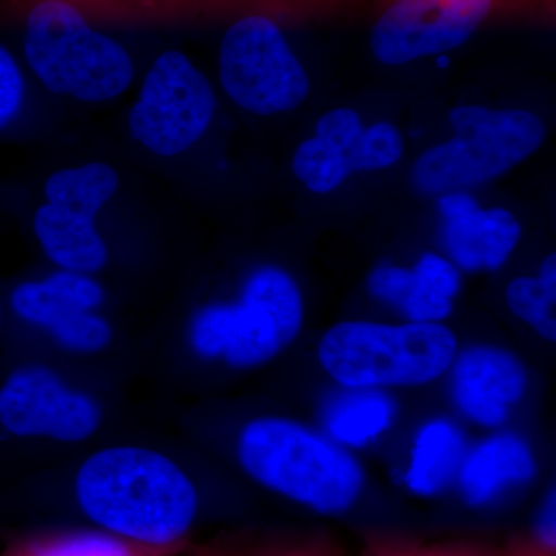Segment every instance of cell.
<instances>
[{"instance_id": "cell-1", "label": "cell", "mask_w": 556, "mask_h": 556, "mask_svg": "<svg viewBox=\"0 0 556 556\" xmlns=\"http://www.w3.org/2000/svg\"><path fill=\"white\" fill-rule=\"evenodd\" d=\"M76 503L102 532L150 547L189 546L200 497L169 456L135 445L93 453L75 479Z\"/></svg>"}, {"instance_id": "cell-2", "label": "cell", "mask_w": 556, "mask_h": 556, "mask_svg": "<svg viewBox=\"0 0 556 556\" xmlns=\"http://www.w3.org/2000/svg\"><path fill=\"white\" fill-rule=\"evenodd\" d=\"M240 466L260 485L321 515H339L365 489L361 463L342 445L287 419H252L237 441Z\"/></svg>"}, {"instance_id": "cell-3", "label": "cell", "mask_w": 556, "mask_h": 556, "mask_svg": "<svg viewBox=\"0 0 556 556\" xmlns=\"http://www.w3.org/2000/svg\"><path fill=\"white\" fill-rule=\"evenodd\" d=\"M24 53L40 83L54 94L84 102L119 97L134 80L129 51L91 28L72 0H27Z\"/></svg>"}, {"instance_id": "cell-4", "label": "cell", "mask_w": 556, "mask_h": 556, "mask_svg": "<svg viewBox=\"0 0 556 556\" xmlns=\"http://www.w3.org/2000/svg\"><path fill=\"white\" fill-rule=\"evenodd\" d=\"M303 327V298L287 270H252L236 302H215L193 314L190 350L232 368H254L287 350Z\"/></svg>"}, {"instance_id": "cell-5", "label": "cell", "mask_w": 556, "mask_h": 556, "mask_svg": "<svg viewBox=\"0 0 556 556\" xmlns=\"http://www.w3.org/2000/svg\"><path fill=\"white\" fill-rule=\"evenodd\" d=\"M456 336L442 324L342 321L318 345V361L343 388L417 387L452 367Z\"/></svg>"}, {"instance_id": "cell-6", "label": "cell", "mask_w": 556, "mask_h": 556, "mask_svg": "<svg viewBox=\"0 0 556 556\" xmlns=\"http://www.w3.org/2000/svg\"><path fill=\"white\" fill-rule=\"evenodd\" d=\"M456 135L428 149L413 167L424 193L460 192L514 169L543 146L546 127L536 113L459 105L450 112Z\"/></svg>"}, {"instance_id": "cell-7", "label": "cell", "mask_w": 556, "mask_h": 556, "mask_svg": "<svg viewBox=\"0 0 556 556\" xmlns=\"http://www.w3.org/2000/svg\"><path fill=\"white\" fill-rule=\"evenodd\" d=\"M219 79L230 100L260 116L298 109L311 87L283 31L266 14H248L226 30L219 46Z\"/></svg>"}, {"instance_id": "cell-8", "label": "cell", "mask_w": 556, "mask_h": 556, "mask_svg": "<svg viewBox=\"0 0 556 556\" xmlns=\"http://www.w3.org/2000/svg\"><path fill=\"white\" fill-rule=\"evenodd\" d=\"M118 188V172L101 161L50 175L43 186L47 201L36 211L33 228L54 265L84 274L108 265V244L94 218Z\"/></svg>"}, {"instance_id": "cell-9", "label": "cell", "mask_w": 556, "mask_h": 556, "mask_svg": "<svg viewBox=\"0 0 556 556\" xmlns=\"http://www.w3.org/2000/svg\"><path fill=\"white\" fill-rule=\"evenodd\" d=\"M217 100L204 73L185 53L167 50L150 67L129 115L131 138L172 159L203 138Z\"/></svg>"}, {"instance_id": "cell-10", "label": "cell", "mask_w": 556, "mask_h": 556, "mask_svg": "<svg viewBox=\"0 0 556 556\" xmlns=\"http://www.w3.org/2000/svg\"><path fill=\"white\" fill-rule=\"evenodd\" d=\"M529 2L530 0H382L369 33V46L380 64L397 67L455 50L492 17Z\"/></svg>"}, {"instance_id": "cell-11", "label": "cell", "mask_w": 556, "mask_h": 556, "mask_svg": "<svg viewBox=\"0 0 556 556\" xmlns=\"http://www.w3.org/2000/svg\"><path fill=\"white\" fill-rule=\"evenodd\" d=\"M102 424L101 405L40 365L14 369L0 387V426L17 438L83 442Z\"/></svg>"}, {"instance_id": "cell-12", "label": "cell", "mask_w": 556, "mask_h": 556, "mask_svg": "<svg viewBox=\"0 0 556 556\" xmlns=\"http://www.w3.org/2000/svg\"><path fill=\"white\" fill-rule=\"evenodd\" d=\"M104 289L90 274L61 269L40 280L24 281L11 292L14 313L46 329L58 345L76 354H94L112 342V327L94 313Z\"/></svg>"}, {"instance_id": "cell-13", "label": "cell", "mask_w": 556, "mask_h": 556, "mask_svg": "<svg viewBox=\"0 0 556 556\" xmlns=\"http://www.w3.org/2000/svg\"><path fill=\"white\" fill-rule=\"evenodd\" d=\"M450 369L456 407L471 422L486 428L503 426L529 386L522 362L503 348H466L456 353Z\"/></svg>"}, {"instance_id": "cell-14", "label": "cell", "mask_w": 556, "mask_h": 556, "mask_svg": "<svg viewBox=\"0 0 556 556\" xmlns=\"http://www.w3.org/2000/svg\"><path fill=\"white\" fill-rule=\"evenodd\" d=\"M438 206L444 219L442 240L459 268H501L521 239V225L507 208H482L464 192L444 193Z\"/></svg>"}, {"instance_id": "cell-15", "label": "cell", "mask_w": 556, "mask_h": 556, "mask_svg": "<svg viewBox=\"0 0 556 556\" xmlns=\"http://www.w3.org/2000/svg\"><path fill=\"white\" fill-rule=\"evenodd\" d=\"M538 464L525 439L514 433L493 434L468 448L457 473L464 500L471 506H484L508 489L535 478Z\"/></svg>"}, {"instance_id": "cell-16", "label": "cell", "mask_w": 556, "mask_h": 556, "mask_svg": "<svg viewBox=\"0 0 556 556\" xmlns=\"http://www.w3.org/2000/svg\"><path fill=\"white\" fill-rule=\"evenodd\" d=\"M467 452L466 437L455 424L447 419L424 424L416 433L405 484L416 495L444 492L456 481Z\"/></svg>"}, {"instance_id": "cell-17", "label": "cell", "mask_w": 556, "mask_h": 556, "mask_svg": "<svg viewBox=\"0 0 556 556\" xmlns=\"http://www.w3.org/2000/svg\"><path fill=\"white\" fill-rule=\"evenodd\" d=\"M396 404L378 388H343L321 412L328 438L345 447H365L391 427Z\"/></svg>"}, {"instance_id": "cell-18", "label": "cell", "mask_w": 556, "mask_h": 556, "mask_svg": "<svg viewBox=\"0 0 556 556\" xmlns=\"http://www.w3.org/2000/svg\"><path fill=\"white\" fill-rule=\"evenodd\" d=\"M190 546L150 547L102 530H61L13 541L0 556H185Z\"/></svg>"}, {"instance_id": "cell-19", "label": "cell", "mask_w": 556, "mask_h": 556, "mask_svg": "<svg viewBox=\"0 0 556 556\" xmlns=\"http://www.w3.org/2000/svg\"><path fill=\"white\" fill-rule=\"evenodd\" d=\"M460 276L448 260L426 254L412 268L407 292L399 311L416 324H441L452 314Z\"/></svg>"}, {"instance_id": "cell-20", "label": "cell", "mask_w": 556, "mask_h": 556, "mask_svg": "<svg viewBox=\"0 0 556 556\" xmlns=\"http://www.w3.org/2000/svg\"><path fill=\"white\" fill-rule=\"evenodd\" d=\"M507 305L515 316L535 329L541 338L555 342L556 257L547 255L540 277H519L510 281Z\"/></svg>"}, {"instance_id": "cell-21", "label": "cell", "mask_w": 556, "mask_h": 556, "mask_svg": "<svg viewBox=\"0 0 556 556\" xmlns=\"http://www.w3.org/2000/svg\"><path fill=\"white\" fill-rule=\"evenodd\" d=\"M292 170L306 189L318 195L338 189L351 175L338 150L317 137L306 139L295 150Z\"/></svg>"}, {"instance_id": "cell-22", "label": "cell", "mask_w": 556, "mask_h": 556, "mask_svg": "<svg viewBox=\"0 0 556 556\" xmlns=\"http://www.w3.org/2000/svg\"><path fill=\"white\" fill-rule=\"evenodd\" d=\"M404 137L391 123L364 127L354 148L351 172H375L393 166L404 155Z\"/></svg>"}, {"instance_id": "cell-23", "label": "cell", "mask_w": 556, "mask_h": 556, "mask_svg": "<svg viewBox=\"0 0 556 556\" xmlns=\"http://www.w3.org/2000/svg\"><path fill=\"white\" fill-rule=\"evenodd\" d=\"M364 127L356 110L346 108L325 113L316 126V137L338 150L345 161L350 174H353L351 160H353L354 148H356L357 139Z\"/></svg>"}, {"instance_id": "cell-24", "label": "cell", "mask_w": 556, "mask_h": 556, "mask_svg": "<svg viewBox=\"0 0 556 556\" xmlns=\"http://www.w3.org/2000/svg\"><path fill=\"white\" fill-rule=\"evenodd\" d=\"M25 80L20 65L0 43V129L16 118L24 104Z\"/></svg>"}, {"instance_id": "cell-25", "label": "cell", "mask_w": 556, "mask_h": 556, "mask_svg": "<svg viewBox=\"0 0 556 556\" xmlns=\"http://www.w3.org/2000/svg\"><path fill=\"white\" fill-rule=\"evenodd\" d=\"M390 556H500L490 548L468 543L422 544L415 541H382Z\"/></svg>"}, {"instance_id": "cell-26", "label": "cell", "mask_w": 556, "mask_h": 556, "mask_svg": "<svg viewBox=\"0 0 556 556\" xmlns=\"http://www.w3.org/2000/svg\"><path fill=\"white\" fill-rule=\"evenodd\" d=\"M84 13L98 14H152L175 10L189 0H72Z\"/></svg>"}, {"instance_id": "cell-27", "label": "cell", "mask_w": 556, "mask_h": 556, "mask_svg": "<svg viewBox=\"0 0 556 556\" xmlns=\"http://www.w3.org/2000/svg\"><path fill=\"white\" fill-rule=\"evenodd\" d=\"M251 556H339L325 541H311V543L291 544V546L269 548Z\"/></svg>"}, {"instance_id": "cell-28", "label": "cell", "mask_w": 556, "mask_h": 556, "mask_svg": "<svg viewBox=\"0 0 556 556\" xmlns=\"http://www.w3.org/2000/svg\"><path fill=\"white\" fill-rule=\"evenodd\" d=\"M506 556H556L555 546L540 538H517L508 544Z\"/></svg>"}, {"instance_id": "cell-29", "label": "cell", "mask_w": 556, "mask_h": 556, "mask_svg": "<svg viewBox=\"0 0 556 556\" xmlns=\"http://www.w3.org/2000/svg\"><path fill=\"white\" fill-rule=\"evenodd\" d=\"M185 556H229V555L226 554V552L219 551V548L206 547V548H199V551H195V552H189V555L186 554Z\"/></svg>"}, {"instance_id": "cell-30", "label": "cell", "mask_w": 556, "mask_h": 556, "mask_svg": "<svg viewBox=\"0 0 556 556\" xmlns=\"http://www.w3.org/2000/svg\"><path fill=\"white\" fill-rule=\"evenodd\" d=\"M367 556H390L387 554L386 547H383L382 541H376L372 546L369 547Z\"/></svg>"}, {"instance_id": "cell-31", "label": "cell", "mask_w": 556, "mask_h": 556, "mask_svg": "<svg viewBox=\"0 0 556 556\" xmlns=\"http://www.w3.org/2000/svg\"><path fill=\"white\" fill-rule=\"evenodd\" d=\"M294 2H318V0H294Z\"/></svg>"}, {"instance_id": "cell-32", "label": "cell", "mask_w": 556, "mask_h": 556, "mask_svg": "<svg viewBox=\"0 0 556 556\" xmlns=\"http://www.w3.org/2000/svg\"><path fill=\"white\" fill-rule=\"evenodd\" d=\"M0 324H2V313H0Z\"/></svg>"}]
</instances>
